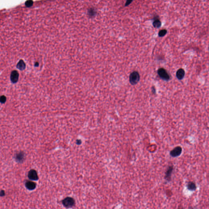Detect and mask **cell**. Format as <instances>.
<instances>
[{
    "instance_id": "1",
    "label": "cell",
    "mask_w": 209,
    "mask_h": 209,
    "mask_svg": "<svg viewBox=\"0 0 209 209\" xmlns=\"http://www.w3.org/2000/svg\"><path fill=\"white\" fill-rule=\"evenodd\" d=\"M157 74L161 79L166 81H169L171 79V76L167 71L164 68H159L157 70Z\"/></svg>"
},
{
    "instance_id": "2",
    "label": "cell",
    "mask_w": 209,
    "mask_h": 209,
    "mask_svg": "<svg viewBox=\"0 0 209 209\" xmlns=\"http://www.w3.org/2000/svg\"><path fill=\"white\" fill-rule=\"evenodd\" d=\"M140 80V75L137 71H134L129 76V83L132 85H136Z\"/></svg>"
},
{
    "instance_id": "3",
    "label": "cell",
    "mask_w": 209,
    "mask_h": 209,
    "mask_svg": "<svg viewBox=\"0 0 209 209\" xmlns=\"http://www.w3.org/2000/svg\"><path fill=\"white\" fill-rule=\"evenodd\" d=\"M62 203L65 208H72L74 205L75 201L72 198L66 197L62 201Z\"/></svg>"
},
{
    "instance_id": "4",
    "label": "cell",
    "mask_w": 209,
    "mask_h": 209,
    "mask_svg": "<svg viewBox=\"0 0 209 209\" xmlns=\"http://www.w3.org/2000/svg\"><path fill=\"white\" fill-rule=\"evenodd\" d=\"M182 152V148L181 147L178 146L174 148L171 151L169 155L172 157L175 158L180 156Z\"/></svg>"
},
{
    "instance_id": "5",
    "label": "cell",
    "mask_w": 209,
    "mask_h": 209,
    "mask_svg": "<svg viewBox=\"0 0 209 209\" xmlns=\"http://www.w3.org/2000/svg\"><path fill=\"white\" fill-rule=\"evenodd\" d=\"M28 177L29 179L33 181H37L39 179V176L36 171L34 169H31L29 172Z\"/></svg>"
},
{
    "instance_id": "6",
    "label": "cell",
    "mask_w": 209,
    "mask_h": 209,
    "mask_svg": "<svg viewBox=\"0 0 209 209\" xmlns=\"http://www.w3.org/2000/svg\"><path fill=\"white\" fill-rule=\"evenodd\" d=\"M19 72L16 70H13L11 72L10 75V80L11 82L13 83H15L17 82L19 80Z\"/></svg>"
},
{
    "instance_id": "7",
    "label": "cell",
    "mask_w": 209,
    "mask_h": 209,
    "mask_svg": "<svg viewBox=\"0 0 209 209\" xmlns=\"http://www.w3.org/2000/svg\"><path fill=\"white\" fill-rule=\"evenodd\" d=\"M185 71L182 68H180L176 73V77L179 80H182L185 76Z\"/></svg>"
},
{
    "instance_id": "8",
    "label": "cell",
    "mask_w": 209,
    "mask_h": 209,
    "mask_svg": "<svg viewBox=\"0 0 209 209\" xmlns=\"http://www.w3.org/2000/svg\"><path fill=\"white\" fill-rule=\"evenodd\" d=\"M173 170V167L172 166H169L165 172V179L168 181H170L172 173Z\"/></svg>"
},
{
    "instance_id": "9",
    "label": "cell",
    "mask_w": 209,
    "mask_h": 209,
    "mask_svg": "<svg viewBox=\"0 0 209 209\" xmlns=\"http://www.w3.org/2000/svg\"><path fill=\"white\" fill-rule=\"evenodd\" d=\"M154 21L152 23V25L154 27L156 28H160L161 27L162 23L160 20V18L159 16H156L154 18Z\"/></svg>"
},
{
    "instance_id": "10",
    "label": "cell",
    "mask_w": 209,
    "mask_h": 209,
    "mask_svg": "<svg viewBox=\"0 0 209 209\" xmlns=\"http://www.w3.org/2000/svg\"><path fill=\"white\" fill-rule=\"evenodd\" d=\"M15 159L17 162H22L25 159V154L23 152H19L15 155Z\"/></svg>"
},
{
    "instance_id": "11",
    "label": "cell",
    "mask_w": 209,
    "mask_h": 209,
    "mask_svg": "<svg viewBox=\"0 0 209 209\" xmlns=\"http://www.w3.org/2000/svg\"><path fill=\"white\" fill-rule=\"evenodd\" d=\"M25 186L27 189L32 190L35 189L36 187V184L32 181H27L25 183Z\"/></svg>"
},
{
    "instance_id": "12",
    "label": "cell",
    "mask_w": 209,
    "mask_h": 209,
    "mask_svg": "<svg viewBox=\"0 0 209 209\" xmlns=\"http://www.w3.org/2000/svg\"><path fill=\"white\" fill-rule=\"evenodd\" d=\"M16 67L20 70H23L26 68V64L23 60H20L17 64Z\"/></svg>"
},
{
    "instance_id": "13",
    "label": "cell",
    "mask_w": 209,
    "mask_h": 209,
    "mask_svg": "<svg viewBox=\"0 0 209 209\" xmlns=\"http://www.w3.org/2000/svg\"><path fill=\"white\" fill-rule=\"evenodd\" d=\"M187 188L190 191H195L196 190V184H195L194 182H188V185H187Z\"/></svg>"
},
{
    "instance_id": "14",
    "label": "cell",
    "mask_w": 209,
    "mask_h": 209,
    "mask_svg": "<svg viewBox=\"0 0 209 209\" xmlns=\"http://www.w3.org/2000/svg\"><path fill=\"white\" fill-rule=\"evenodd\" d=\"M167 30L166 29H162L159 31L158 33V35L160 37H162L165 36L167 33Z\"/></svg>"
},
{
    "instance_id": "15",
    "label": "cell",
    "mask_w": 209,
    "mask_h": 209,
    "mask_svg": "<svg viewBox=\"0 0 209 209\" xmlns=\"http://www.w3.org/2000/svg\"><path fill=\"white\" fill-rule=\"evenodd\" d=\"M33 4V2L32 0H27L25 2V5L27 7H31Z\"/></svg>"
},
{
    "instance_id": "16",
    "label": "cell",
    "mask_w": 209,
    "mask_h": 209,
    "mask_svg": "<svg viewBox=\"0 0 209 209\" xmlns=\"http://www.w3.org/2000/svg\"><path fill=\"white\" fill-rule=\"evenodd\" d=\"M6 101V97L5 96H2L0 97V102L4 103Z\"/></svg>"
},
{
    "instance_id": "17",
    "label": "cell",
    "mask_w": 209,
    "mask_h": 209,
    "mask_svg": "<svg viewBox=\"0 0 209 209\" xmlns=\"http://www.w3.org/2000/svg\"><path fill=\"white\" fill-rule=\"evenodd\" d=\"M133 2V0H127L125 3V6H128Z\"/></svg>"
},
{
    "instance_id": "18",
    "label": "cell",
    "mask_w": 209,
    "mask_h": 209,
    "mask_svg": "<svg viewBox=\"0 0 209 209\" xmlns=\"http://www.w3.org/2000/svg\"><path fill=\"white\" fill-rule=\"evenodd\" d=\"M5 195V192L4 190H1L0 191V196H3Z\"/></svg>"
},
{
    "instance_id": "19",
    "label": "cell",
    "mask_w": 209,
    "mask_h": 209,
    "mask_svg": "<svg viewBox=\"0 0 209 209\" xmlns=\"http://www.w3.org/2000/svg\"><path fill=\"white\" fill-rule=\"evenodd\" d=\"M152 92H153V93L154 94L156 93V89H155V87H154V86L152 87Z\"/></svg>"
},
{
    "instance_id": "20",
    "label": "cell",
    "mask_w": 209,
    "mask_h": 209,
    "mask_svg": "<svg viewBox=\"0 0 209 209\" xmlns=\"http://www.w3.org/2000/svg\"><path fill=\"white\" fill-rule=\"evenodd\" d=\"M39 63L38 62H36V63H35L34 64V66L35 67H37L39 66Z\"/></svg>"
},
{
    "instance_id": "21",
    "label": "cell",
    "mask_w": 209,
    "mask_h": 209,
    "mask_svg": "<svg viewBox=\"0 0 209 209\" xmlns=\"http://www.w3.org/2000/svg\"><path fill=\"white\" fill-rule=\"evenodd\" d=\"M193 209V208H192V209Z\"/></svg>"
}]
</instances>
